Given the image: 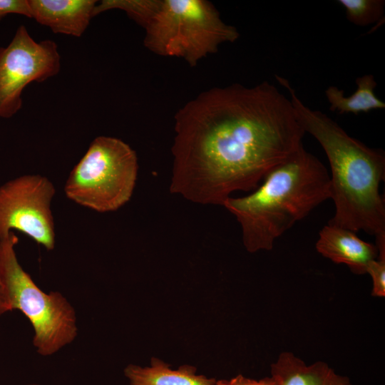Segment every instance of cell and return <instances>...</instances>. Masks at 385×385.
Segmentation results:
<instances>
[{
	"mask_svg": "<svg viewBox=\"0 0 385 385\" xmlns=\"http://www.w3.org/2000/svg\"><path fill=\"white\" fill-rule=\"evenodd\" d=\"M174 118L170 192L202 205L257 188L305 134L289 98L268 81L210 88Z\"/></svg>",
	"mask_w": 385,
	"mask_h": 385,
	"instance_id": "cell-1",
	"label": "cell"
},
{
	"mask_svg": "<svg viewBox=\"0 0 385 385\" xmlns=\"http://www.w3.org/2000/svg\"><path fill=\"white\" fill-rule=\"evenodd\" d=\"M276 79L289 92L304 132L319 142L327 155L335 207L328 224L354 232L363 230L376 238L385 236V204L379 193L385 175L384 150L350 136L326 113L306 106L287 78L276 76Z\"/></svg>",
	"mask_w": 385,
	"mask_h": 385,
	"instance_id": "cell-2",
	"label": "cell"
},
{
	"mask_svg": "<svg viewBox=\"0 0 385 385\" xmlns=\"http://www.w3.org/2000/svg\"><path fill=\"white\" fill-rule=\"evenodd\" d=\"M331 198L330 175L324 164L303 144L274 168L260 186L223 206L240 223L249 252L271 250L277 238Z\"/></svg>",
	"mask_w": 385,
	"mask_h": 385,
	"instance_id": "cell-3",
	"label": "cell"
},
{
	"mask_svg": "<svg viewBox=\"0 0 385 385\" xmlns=\"http://www.w3.org/2000/svg\"><path fill=\"white\" fill-rule=\"evenodd\" d=\"M144 29L143 43L148 50L182 58L190 66L216 53L222 43L240 37L237 29L225 23L206 0H160Z\"/></svg>",
	"mask_w": 385,
	"mask_h": 385,
	"instance_id": "cell-4",
	"label": "cell"
},
{
	"mask_svg": "<svg viewBox=\"0 0 385 385\" xmlns=\"http://www.w3.org/2000/svg\"><path fill=\"white\" fill-rule=\"evenodd\" d=\"M18 242L13 232L0 240V282L11 310H19L31 324L37 353L50 356L76 337V312L60 292H44L22 268L15 251Z\"/></svg>",
	"mask_w": 385,
	"mask_h": 385,
	"instance_id": "cell-5",
	"label": "cell"
},
{
	"mask_svg": "<svg viewBox=\"0 0 385 385\" xmlns=\"http://www.w3.org/2000/svg\"><path fill=\"white\" fill-rule=\"evenodd\" d=\"M138 158L120 139L98 136L74 166L64 186L66 197L98 212L118 210L133 192Z\"/></svg>",
	"mask_w": 385,
	"mask_h": 385,
	"instance_id": "cell-6",
	"label": "cell"
},
{
	"mask_svg": "<svg viewBox=\"0 0 385 385\" xmlns=\"http://www.w3.org/2000/svg\"><path fill=\"white\" fill-rule=\"evenodd\" d=\"M61 56L55 41H36L19 26L9 45L0 47V118H10L22 108V92L33 82L56 76Z\"/></svg>",
	"mask_w": 385,
	"mask_h": 385,
	"instance_id": "cell-7",
	"label": "cell"
},
{
	"mask_svg": "<svg viewBox=\"0 0 385 385\" xmlns=\"http://www.w3.org/2000/svg\"><path fill=\"white\" fill-rule=\"evenodd\" d=\"M56 190L40 175H24L0 186V240L18 230L47 250H53L56 234L51 210Z\"/></svg>",
	"mask_w": 385,
	"mask_h": 385,
	"instance_id": "cell-8",
	"label": "cell"
},
{
	"mask_svg": "<svg viewBox=\"0 0 385 385\" xmlns=\"http://www.w3.org/2000/svg\"><path fill=\"white\" fill-rule=\"evenodd\" d=\"M316 249L332 262L345 264L357 274H366L379 254L376 245L362 240L354 232L329 224L320 230Z\"/></svg>",
	"mask_w": 385,
	"mask_h": 385,
	"instance_id": "cell-9",
	"label": "cell"
},
{
	"mask_svg": "<svg viewBox=\"0 0 385 385\" xmlns=\"http://www.w3.org/2000/svg\"><path fill=\"white\" fill-rule=\"evenodd\" d=\"M31 19L54 34L81 37L90 24L98 1L29 0Z\"/></svg>",
	"mask_w": 385,
	"mask_h": 385,
	"instance_id": "cell-10",
	"label": "cell"
},
{
	"mask_svg": "<svg viewBox=\"0 0 385 385\" xmlns=\"http://www.w3.org/2000/svg\"><path fill=\"white\" fill-rule=\"evenodd\" d=\"M271 376L278 385H353L349 377L337 374L327 363L307 365L287 351L271 364Z\"/></svg>",
	"mask_w": 385,
	"mask_h": 385,
	"instance_id": "cell-11",
	"label": "cell"
},
{
	"mask_svg": "<svg viewBox=\"0 0 385 385\" xmlns=\"http://www.w3.org/2000/svg\"><path fill=\"white\" fill-rule=\"evenodd\" d=\"M196 368L185 364L178 369L157 358H152L150 366L128 364L124 374L130 385H216L217 380L197 374Z\"/></svg>",
	"mask_w": 385,
	"mask_h": 385,
	"instance_id": "cell-12",
	"label": "cell"
},
{
	"mask_svg": "<svg viewBox=\"0 0 385 385\" xmlns=\"http://www.w3.org/2000/svg\"><path fill=\"white\" fill-rule=\"evenodd\" d=\"M356 90L349 96L337 86H330L325 90L329 110L339 114L369 113L385 108V103L379 98L374 89L377 83L371 74L358 77L355 81Z\"/></svg>",
	"mask_w": 385,
	"mask_h": 385,
	"instance_id": "cell-13",
	"label": "cell"
},
{
	"mask_svg": "<svg viewBox=\"0 0 385 385\" xmlns=\"http://www.w3.org/2000/svg\"><path fill=\"white\" fill-rule=\"evenodd\" d=\"M351 24L366 26L378 21L384 14V0H338Z\"/></svg>",
	"mask_w": 385,
	"mask_h": 385,
	"instance_id": "cell-14",
	"label": "cell"
},
{
	"mask_svg": "<svg viewBox=\"0 0 385 385\" xmlns=\"http://www.w3.org/2000/svg\"><path fill=\"white\" fill-rule=\"evenodd\" d=\"M378 257L369 265L366 273L373 282L371 294L375 297L385 296V237L376 239Z\"/></svg>",
	"mask_w": 385,
	"mask_h": 385,
	"instance_id": "cell-15",
	"label": "cell"
},
{
	"mask_svg": "<svg viewBox=\"0 0 385 385\" xmlns=\"http://www.w3.org/2000/svg\"><path fill=\"white\" fill-rule=\"evenodd\" d=\"M11 14L31 18L29 0H0V21Z\"/></svg>",
	"mask_w": 385,
	"mask_h": 385,
	"instance_id": "cell-16",
	"label": "cell"
},
{
	"mask_svg": "<svg viewBox=\"0 0 385 385\" xmlns=\"http://www.w3.org/2000/svg\"><path fill=\"white\" fill-rule=\"evenodd\" d=\"M216 385H278L272 376L255 380L238 374L230 379L217 380Z\"/></svg>",
	"mask_w": 385,
	"mask_h": 385,
	"instance_id": "cell-17",
	"label": "cell"
},
{
	"mask_svg": "<svg viewBox=\"0 0 385 385\" xmlns=\"http://www.w3.org/2000/svg\"><path fill=\"white\" fill-rule=\"evenodd\" d=\"M11 308L0 282V317L7 312H11Z\"/></svg>",
	"mask_w": 385,
	"mask_h": 385,
	"instance_id": "cell-18",
	"label": "cell"
},
{
	"mask_svg": "<svg viewBox=\"0 0 385 385\" xmlns=\"http://www.w3.org/2000/svg\"><path fill=\"white\" fill-rule=\"evenodd\" d=\"M28 385H38L37 384H28Z\"/></svg>",
	"mask_w": 385,
	"mask_h": 385,
	"instance_id": "cell-19",
	"label": "cell"
}]
</instances>
